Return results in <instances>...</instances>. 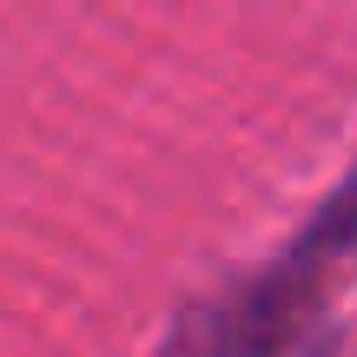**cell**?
I'll return each instance as SVG.
<instances>
[{
  "label": "cell",
  "mask_w": 357,
  "mask_h": 357,
  "mask_svg": "<svg viewBox=\"0 0 357 357\" xmlns=\"http://www.w3.org/2000/svg\"><path fill=\"white\" fill-rule=\"evenodd\" d=\"M351 265H357V166L324 192V205L305 218V231H298V238L265 265V278L278 284L284 298L324 311L337 271H351Z\"/></svg>",
  "instance_id": "6da1fadb"
}]
</instances>
